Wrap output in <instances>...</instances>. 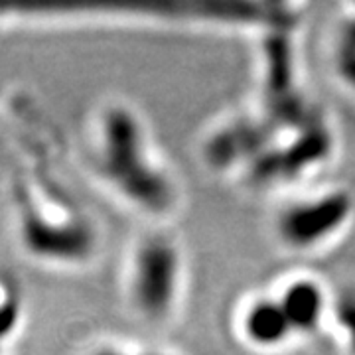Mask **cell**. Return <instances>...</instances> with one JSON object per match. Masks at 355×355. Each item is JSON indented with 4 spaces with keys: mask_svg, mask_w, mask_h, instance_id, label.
Segmentation results:
<instances>
[{
    "mask_svg": "<svg viewBox=\"0 0 355 355\" xmlns=\"http://www.w3.org/2000/svg\"><path fill=\"white\" fill-rule=\"evenodd\" d=\"M103 166L132 202L150 211H166L174 191L170 182L146 162L137 119L127 109H111L103 127Z\"/></svg>",
    "mask_w": 355,
    "mask_h": 355,
    "instance_id": "1",
    "label": "cell"
},
{
    "mask_svg": "<svg viewBox=\"0 0 355 355\" xmlns=\"http://www.w3.org/2000/svg\"><path fill=\"white\" fill-rule=\"evenodd\" d=\"M20 202L22 235L32 253L60 261H79L93 251V231L87 223L77 219L53 221L28 188L20 190Z\"/></svg>",
    "mask_w": 355,
    "mask_h": 355,
    "instance_id": "2",
    "label": "cell"
},
{
    "mask_svg": "<svg viewBox=\"0 0 355 355\" xmlns=\"http://www.w3.org/2000/svg\"><path fill=\"white\" fill-rule=\"evenodd\" d=\"M178 279V253L164 237H150L140 247L135 268V298L153 320L164 318L172 306Z\"/></svg>",
    "mask_w": 355,
    "mask_h": 355,
    "instance_id": "3",
    "label": "cell"
},
{
    "mask_svg": "<svg viewBox=\"0 0 355 355\" xmlns=\"http://www.w3.org/2000/svg\"><path fill=\"white\" fill-rule=\"evenodd\" d=\"M266 107L270 125H291L306 128L312 125V116L306 111L302 97L294 89L291 44L286 36L266 40Z\"/></svg>",
    "mask_w": 355,
    "mask_h": 355,
    "instance_id": "4",
    "label": "cell"
},
{
    "mask_svg": "<svg viewBox=\"0 0 355 355\" xmlns=\"http://www.w3.org/2000/svg\"><path fill=\"white\" fill-rule=\"evenodd\" d=\"M349 214V196L342 191L330 193L318 202L302 203L288 209L280 219V233L284 241L294 247H310L342 227Z\"/></svg>",
    "mask_w": 355,
    "mask_h": 355,
    "instance_id": "5",
    "label": "cell"
},
{
    "mask_svg": "<svg viewBox=\"0 0 355 355\" xmlns=\"http://www.w3.org/2000/svg\"><path fill=\"white\" fill-rule=\"evenodd\" d=\"M331 150V137L326 127L312 123L302 128V135L288 148L268 153L257 160L253 178L257 182H272L296 176L308 166L324 160Z\"/></svg>",
    "mask_w": 355,
    "mask_h": 355,
    "instance_id": "6",
    "label": "cell"
},
{
    "mask_svg": "<svg viewBox=\"0 0 355 355\" xmlns=\"http://www.w3.org/2000/svg\"><path fill=\"white\" fill-rule=\"evenodd\" d=\"M272 125L268 123H239L219 132L207 146V158L216 166H229L235 160L259 153L270 139Z\"/></svg>",
    "mask_w": 355,
    "mask_h": 355,
    "instance_id": "7",
    "label": "cell"
},
{
    "mask_svg": "<svg viewBox=\"0 0 355 355\" xmlns=\"http://www.w3.org/2000/svg\"><path fill=\"white\" fill-rule=\"evenodd\" d=\"M280 306L291 322L292 330H314L324 312V294L314 282H296L286 288Z\"/></svg>",
    "mask_w": 355,
    "mask_h": 355,
    "instance_id": "8",
    "label": "cell"
},
{
    "mask_svg": "<svg viewBox=\"0 0 355 355\" xmlns=\"http://www.w3.org/2000/svg\"><path fill=\"white\" fill-rule=\"evenodd\" d=\"M291 330V322L282 306L275 302L254 304L245 318V331L259 345H277L286 340Z\"/></svg>",
    "mask_w": 355,
    "mask_h": 355,
    "instance_id": "9",
    "label": "cell"
},
{
    "mask_svg": "<svg viewBox=\"0 0 355 355\" xmlns=\"http://www.w3.org/2000/svg\"><path fill=\"white\" fill-rule=\"evenodd\" d=\"M20 294L8 284H0V345L10 336L20 318Z\"/></svg>",
    "mask_w": 355,
    "mask_h": 355,
    "instance_id": "10",
    "label": "cell"
},
{
    "mask_svg": "<svg viewBox=\"0 0 355 355\" xmlns=\"http://www.w3.org/2000/svg\"><path fill=\"white\" fill-rule=\"evenodd\" d=\"M338 320L345 331L349 334V340L355 352V292H345L338 302Z\"/></svg>",
    "mask_w": 355,
    "mask_h": 355,
    "instance_id": "11",
    "label": "cell"
},
{
    "mask_svg": "<svg viewBox=\"0 0 355 355\" xmlns=\"http://www.w3.org/2000/svg\"><path fill=\"white\" fill-rule=\"evenodd\" d=\"M340 69H342V76L345 77V81H349L355 87V51L342 50Z\"/></svg>",
    "mask_w": 355,
    "mask_h": 355,
    "instance_id": "12",
    "label": "cell"
},
{
    "mask_svg": "<svg viewBox=\"0 0 355 355\" xmlns=\"http://www.w3.org/2000/svg\"><path fill=\"white\" fill-rule=\"evenodd\" d=\"M342 50L347 51H355V22L347 26L345 34H343V46Z\"/></svg>",
    "mask_w": 355,
    "mask_h": 355,
    "instance_id": "13",
    "label": "cell"
},
{
    "mask_svg": "<svg viewBox=\"0 0 355 355\" xmlns=\"http://www.w3.org/2000/svg\"><path fill=\"white\" fill-rule=\"evenodd\" d=\"M97 355H127V354H123V352H116V349H103V352H99Z\"/></svg>",
    "mask_w": 355,
    "mask_h": 355,
    "instance_id": "14",
    "label": "cell"
}]
</instances>
